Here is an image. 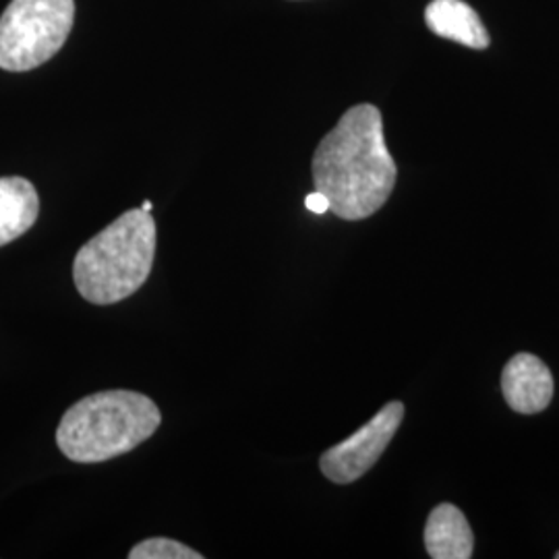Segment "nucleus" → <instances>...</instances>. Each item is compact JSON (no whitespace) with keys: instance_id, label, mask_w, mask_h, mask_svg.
Here are the masks:
<instances>
[{"instance_id":"1","label":"nucleus","mask_w":559,"mask_h":559,"mask_svg":"<svg viewBox=\"0 0 559 559\" xmlns=\"http://www.w3.org/2000/svg\"><path fill=\"white\" fill-rule=\"evenodd\" d=\"M313 182L342 221H365L390 200L396 164L385 145L378 106L359 104L342 115L316 150Z\"/></svg>"},{"instance_id":"2","label":"nucleus","mask_w":559,"mask_h":559,"mask_svg":"<svg viewBox=\"0 0 559 559\" xmlns=\"http://www.w3.org/2000/svg\"><path fill=\"white\" fill-rule=\"evenodd\" d=\"M156 221L141 207L129 210L87 240L73 261V282L92 305L133 297L147 282L156 258Z\"/></svg>"},{"instance_id":"3","label":"nucleus","mask_w":559,"mask_h":559,"mask_svg":"<svg viewBox=\"0 0 559 559\" xmlns=\"http://www.w3.org/2000/svg\"><path fill=\"white\" fill-rule=\"evenodd\" d=\"M162 415L158 404L133 390H108L75 402L57 429L59 450L78 464L119 459L150 440Z\"/></svg>"},{"instance_id":"4","label":"nucleus","mask_w":559,"mask_h":559,"mask_svg":"<svg viewBox=\"0 0 559 559\" xmlns=\"http://www.w3.org/2000/svg\"><path fill=\"white\" fill-rule=\"evenodd\" d=\"M75 0H13L0 17V69L23 73L52 59L69 38Z\"/></svg>"},{"instance_id":"5","label":"nucleus","mask_w":559,"mask_h":559,"mask_svg":"<svg viewBox=\"0 0 559 559\" xmlns=\"http://www.w3.org/2000/svg\"><path fill=\"white\" fill-rule=\"evenodd\" d=\"M402 419L404 404L399 400L388 402L357 433L323 452L320 460L323 477L336 485H348L360 479L369 468H373L390 441L394 440Z\"/></svg>"},{"instance_id":"6","label":"nucleus","mask_w":559,"mask_h":559,"mask_svg":"<svg viewBox=\"0 0 559 559\" xmlns=\"http://www.w3.org/2000/svg\"><path fill=\"white\" fill-rule=\"evenodd\" d=\"M503 399L520 415H537L554 399V378L543 360L520 353L501 373Z\"/></svg>"},{"instance_id":"7","label":"nucleus","mask_w":559,"mask_h":559,"mask_svg":"<svg viewBox=\"0 0 559 559\" xmlns=\"http://www.w3.org/2000/svg\"><path fill=\"white\" fill-rule=\"evenodd\" d=\"M427 27L445 40H454L483 50L489 46V34L477 11L464 0H433L425 9Z\"/></svg>"},{"instance_id":"8","label":"nucleus","mask_w":559,"mask_h":559,"mask_svg":"<svg viewBox=\"0 0 559 559\" xmlns=\"http://www.w3.org/2000/svg\"><path fill=\"white\" fill-rule=\"evenodd\" d=\"M425 547L429 558L433 559H468L473 556L475 537L456 506L441 503L429 514Z\"/></svg>"},{"instance_id":"9","label":"nucleus","mask_w":559,"mask_h":559,"mask_svg":"<svg viewBox=\"0 0 559 559\" xmlns=\"http://www.w3.org/2000/svg\"><path fill=\"white\" fill-rule=\"evenodd\" d=\"M40 214L36 187L23 177L0 179V247L23 237Z\"/></svg>"},{"instance_id":"10","label":"nucleus","mask_w":559,"mask_h":559,"mask_svg":"<svg viewBox=\"0 0 559 559\" xmlns=\"http://www.w3.org/2000/svg\"><path fill=\"white\" fill-rule=\"evenodd\" d=\"M203 556L195 549L182 545L180 540L154 537L138 543L131 551L129 559H201Z\"/></svg>"},{"instance_id":"11","label":"nucleus","mask_w":559,"mask_h":559,"mask_svg":"<svg viewBox=\"0 0 559 559\" xmlns=\"http://www.w3.org/2000/svg\"><path fill=\"white\" fill-rule=\"evenodd\" d=\"M305 205H307V210L313 212V214H325V212L330 210V201H328V198H325L323 193H320V191L309 193V195L305 198Z\"/></svg>"},{"instance_id":"12","label":"nucleus","mask_w":559,"mask_h":559,"mask_svg":"<svg viewBox=\"0 0 559 559\" xmlns=\"http://www.w3.org/2000/svg\"><path fill=\"white\" fill-rule=\"evenodd\" d=\"M141 210H143V212H152V201H143V203H141Z\"/></svg>"},{"instance_id":"13","label":"nucleus","mask_w":559,"mask_h":559,"mask_svg":"<svg viewBox=\"0 0 559 559\" xmlns=\"http://www.w3.org/2000/svg\"><path fill=\"white\" fill-rule=\"evenodd\" d=\"M556 558H558V559H559V551H558V554H556Z\"/></svg>"}]
</instances>
